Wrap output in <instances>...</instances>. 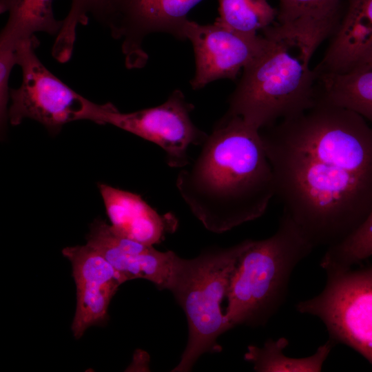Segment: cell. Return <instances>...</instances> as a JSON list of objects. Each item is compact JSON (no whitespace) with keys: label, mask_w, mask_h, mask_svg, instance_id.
Returning <instances> with one entry per match:
<instances>
[{"label":"cell","mask_w":372,"mask_h":372,"mask_svg":"<svg viewBox=\"0 0 372 372\" xmlns=\"http://www.w3.org/2000/svg\"><path fill=\"white\" fill-rule=\"evenodd\" d=\"M201 146L176 179L194 216L221 234L262 216L276 189L260 130L227 112Z\"/></svg>","instance_id":"cell-2"},{"label":"cell","mask_w":372,"mask_h":372,"mask_svg":"<svg viewBox=\"0 0 372 372\" xmlns=\"http://www.w3.org/2000/svg\"><path fill=\"white\" fill-rule=\"evenodd\" d=\"M340 6V0H279L278 23L294 20L305 14Z\"/></svg>","instance_id":"cell-20"},{"label":"cell","mask_w":372,"mask_h":372,"mask_svg":"<svg viewBox=\"0 0 372 372\" xmlns=\"http://www.w3.org/2000/svg\"><path fill=\"white\" fill-rule=\"evenodd\" d=\"M86 240L125 281L142 278L160 290L167 289L177 256L174 251H161L153 245L121 236L101 219L91 224Z\"/></svg>","instance_id":"cell-12"},{"label":"cell","mask_w":372,"mask_h":372,"mask_svg":"<svg viewBox=\"0 0 372 372\" xmlns=\"http://www.w3.org/2000/svg\"><path fill=\"white\" fill-rule=\"evenodd\" d=\"M219 16L215 22L235 32L255 35L272 25L278 9L266 0H217Z\"/></svg>","instance_id":"cell-17"},{"label":"cell","mask_w":372,"mask_h":372,"mask_svg":"<svg viewBox=\"0 0 372 372\" xmlns=\"http://www.w3.org/2000/svg\"><path fill=\"white\" fill-rule=\"evenodd\" d=\"M358 66H364L372 69V48L356 67Z\"/></svg>","instance_id":"cell-22"},{"label":"cell","mask_w":372,"mask_h":372,"mask_svg":"<svg viewBox=\"0 0 372 372\" xmlns=\"http://www.w3.org/2000/svg\"><path fill=\"white\" fill-rule=\"evenodd\" d=\"M108 1L109 0H72L70 10L63 20V26L55 39V47L64 52L73 51L78 25H87L90 14L97 19Z\"/></svg>","instance_id":"cell-19"},{"label":"cell","mask_w":372,"mask_h":372,"mask_svg":"<svg viewBox=\"0 0 372 372\" xmlns=\"http://www.w3.org/2000/svg\"><path fill=\"white\" fill-rule=\"evenodd\" d=\"M249 240L227 248H210L191 259L176 256L167 289L185 312L189 337L180 360L172 371H189L203 354L221 351L217 339L230 329L221 304Z\"/></svg>","instance_id":"cell-5"},{"label":"cell","mask_w":372,"mask_h":372,"mask_svg":"<svg viewBox=\"0 0 372 372\" xmlns=\"http://www.w3.org/2000/svg\"><path fill=\"white\" fill-rule=\"evenodd\" d=\"M340 17L339 6L262 30L267 45L242 70L229 98L227 112L260 130L313 106L319 90L311 60L317 48L334 32Z\"/></svg>","instance_id":"cell-3"},{"label":"cell","mask_w":372,"mask_h":372,"mask_svg":"<svg viewBox=\"0 0 372 372\" xmlns=\"http://www.w3.org/2000/svg\"><path fill=\"white\" fill-rule=\"evenodd\" d=\"M203 0H109L96 20L109 28L121 48L127 68H141L148 56L143 48L150 34L163 32L185 40L189 12Z\"/></svg>","instance_id":"cell-9"},{"label":"cell","mask_w":372,"mask_h":372,"mask_svg":"<svg viewBox=\"0 0 372 372\" xmlns=\"http://www.w3.org/2000/svg\"><path fill=\"white\" fill-rule=\"evenodd\" d=\"M283 212L315 247L335 245L372 207V128L319 92L315 105L260 130Z\"/></svg>","instance_id":"cell-1"},{"label":"cell","mask_w":372,"mask_h":372,"mask_svg":"<svg viewBox=\"0 0 372 372\" xmlns=\"http://www.w3.org/2000/svg\"><path fill=\"white\" fill-rule=\"evenodd\" d=\"M317 74L325 99L360 114L372 128L371 68L358 66L345 73Z\"/></svg>","instance_id":"cell-15"},{"label":"cell","mask_w":372,"mask_h":372,"mask_svg":"<svg viewBox=\"0 0 372 372\" xmlns=\"http://www.w3.org/2000/svg\"><path fill=\"white\" fill-rule=\"evenodd\" d=\"M16 64H17L16 49L0 48V114L3 127L8 121V103L10 93L9 80L11 71Z\"/></svg>","instance_id":"cell-21"},{"label":"cell","mask_w":372,"mask_h":372,"mask_svg":"<svg viewBox=\"0 0 372 372\" xmlns=\"http://www.w3.org/2000/svg\"><path fill=\"white\" fill-rule=\"evenodd\" d=\"M39 40L33 36L16 46L17 64L22 70L19 87L10 89L8 119L12 125L30 118L50 133H58L70 122L93 121L99 104L93 103L52 74L38 58Z\"/></svg>","instance_id":"cell-6"},{"label":"cell","mask_w":372,"mask_h":372,"mask_svg":"<svg viewBox=\"0 0 372 372\" xmlns=\"http://www.w3.org/2000/svg\"><path fill=\"white\" fill-rule=\"evenodd\" d=\"M372 256V207L362 223L339 243L329 247L320 265L327 271L347 269Z\"/></svg>","instance_id":"cell-18"},{"label":"cell","mask_w":372,"mask_h":372,"mask_svg":"<svg viewBox=\"0 0 372 372\" xmlns=\"http://www.w3.org/2000/svg\"><path fill=\"white\" fill-rule=\"evenodd\" d=\"M111 227L118 235L148 245L160 243L177 227L171 213L159 214L135 193L99 184Z\"/></svg>","instance_id":"cell-13"},{"label":"cell","mask_w":372,"mask_h":372,"mask_svg":"<svg viewBox=\"0 0 372 372\" xmlns=\"http://www.w3.org/2000/svg\"><path fill=\"white\" fill-rule=\"evenodd\" d=\"M288 345L289 340L285 337L276 340L268 339L262 347L249 346L244 358L253 364L256 371L318 372L337 344L329 338L314 353L303 358L285 355L283 350Z\"/></svg>","instance_id":"cell-16"},{"label":"cell","mask_w":372,"mask_h":372,"mask_svg":"<svg viewBox=\"0 0 372 372\" xmlns=\"http://www.w3.org/2000/svg\"><path fill=\"white\" fill-rule=\"evenodd\" d=\"M318 295L296 304V310L319 318L329 338L361 354L372 365V264L325 271Z\"/></svg>","instance_id":"cell-7"},{"label":"cell","mask_w":372,"mask_h":372,"mask_svg":"<svg viewBox=\"0 0 372 372\" xmlns=\"http://www.w3.org/2000/svg\"><path fill=\"white\" fill-rule=\"evenodd\" d=\"M316 247L286 213L270 237L249 240L231 277L225 311L229 329L265 324L285 300L295 267Z\"/></svg>","instance_id":"cell-4"},{"label":"cell","mask_w":372,"mask_h":372,"mask_svg":"<svg viewBox=\"0 0 372 372\" xmlns=\"http://www.w3.org/2000/svg\"><path fill=\"white\" fill-rule=\"evenodd\" d=\"M54 0H0L1 13L8 12V21L0 35V48L15 49L23 40L43 32L57 35L63 20L53 12Z\"/></svg>","instance_id":"cell-14"},{"label":"cell","mask_w":372,"mask_h":372,"mask_svg":"<svg viewBox=\"0 0 372 372\" xmlns=\"http://www.w3.org/2000/svg\"><path fill=\"white\" fill-rule=\"evenodd\" d=\"M183 36L194 49L196 68L190 85L195 90L218 79L235 80L267 43L262 34H245L216 22L200 24L189 19L183 27Z\"/></svg>","instance_id":"cell-10"},{"label":"cell","mask_w":372,"mask_h":372,"mask_svg":"<svg viewBox=\"0 0 372 372\" xmlns=\"http://www.w3.org/2000/svg\"><path fill=\"white\" fill-rule=\"evenodd\" d=\"M63 255L71 262L76 287V307L71 330L80 339L90 327L104 323L111 300L123 277L95 249L88 245L68 247Z\"/></svg>","instance_id":"cell-11"},{"label":"cell","mask_w":372,"mask_h":372,"mask_svg":"<svg viewBox=\"0 0 372 372\" xmlns=\"http://www.w3.org/2000/svg\"><path fill=\"white\" fill-rule=\"evenodd\" d=\"M194 109L183 92L175 90L161 105L133 112H121L110 103L100 105L93 122L112 125L156 144L165 151L168 165L180 169L191 161L189 147L201 145L208 135L192 121Z\"/></svg>","instance_id":"cell-8"}]
</instances>
